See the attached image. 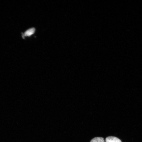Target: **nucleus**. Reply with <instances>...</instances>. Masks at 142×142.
Masks as SVG:
<instances>
[{"mask_svg":"<svg viewBox=\"0 0 142 142\" xmlns=\"http://www.w3.org/2000/svg\"><path fill=\"white\" fill-rule=\"evenodd\" d=\"M90 142H105V141L102 137H96L92 139Z\"/></svg>","mask_w":142,"mask_h":142,"instance_id":"7ed1b4c3","label":"nucleus"},{"mask_svg":"<svg viewBox=\"0 0 142 142\" xmlns=\"http://www.w3.org/2000/svg\"><path fill=\"white\" fill-rule=\"evenodd\" d=\"M35 31L34 28H30L22 34V37L23 38L24 37L30 36L33 34L35 33Z\"/></svg>","mask_w":142,"mask_h":142,"instance_id":"f257e3e1","label":"nucleus"},{"mask_svg":"<svg viewBox=\"0 0 142 142\" xmlns=\"http://www.w3.org/2000/svg\"><path fill=\"white\" fill-rule=\"evenodd\" d=\"M106 142H122L119 138L115 137L109 136L107 137L105 140Z\"/></svg>","mask_w":142,"mask_h":142,"instance_id":"f03ea898","label":"nucleus"}]
</instances>
